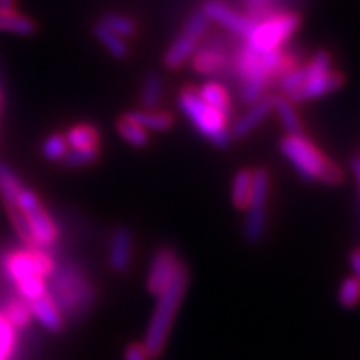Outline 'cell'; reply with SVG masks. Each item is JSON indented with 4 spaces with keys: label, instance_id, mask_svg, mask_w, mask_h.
I'll list each match as a JSON object with an SVG mask.
<instances>
[{
    "label": "cell",
    "instance_id": "4dcf8cb0",
    "mask_svg": "<svg viewBox=\"0 0 360 360\" xmlns=\"http://www.w3.org/2000/svg\"><path fill=\"white\" fill-rule=\"evenodd\" d=\"M99 24L112 33H115V35L123 37V39L132 37L136 33V22L128 17H123V15H106Z\"/></svg>",
    "mask_w": 360,
    "mask_h": 360
},
{
    "label": "cell",
    "instance_id": "74e56055",
    "mask_svg": "<svg viewBox=\"0 0 360 360\" xmlns=\"http://www.w3.org/2000/svg\"><path fill=\"white\" fill-rule=\"evenodd\" d=\"M353 170H355L356 179H359V183H360V158H356V160H353Z\"/></svg>",
    "mask_w": 360,
    "mask_h": 360
},
{
    "label": "cell",
    "instance_id": "9c48e42d",
    "mask_svg": "<svg viewBox=\"0 0 360 360\" xmlns=\"http://www.w3.org/2000/svg\"><path fill=\"white\" fill-rule=\"evenodd\" d=\"M207 27H209V18L205 15L201 11L192 15L183 27V32L178 35V39L165 53V66L169 70L181 68L183 64L191 59V55L198 50L200 41L207 33Z\"/></svg>",
    "mask_w": 360,
    "mask_h": 360
},
{
    "label": "cell",
    "instance_id": "f1b7e54d",
    "mask_svg": "<svg viewBox=\"0 0 360 360\" xmlns=\"http://www.w3.org/2000/svg\"><path fill=\"white\" fill-rule=\"evenodd\" d=\"M17 347V329L0 311V360H9Z\"/></svg>",
    "mask_w": 360,
    "mask_h": 360
},
{
    "label": "cell",
    "instance_id": "30bf717a",
    "mask_svg": "<svg viewBox=\"0 0 360 360\" xmlns=\"http://www.w3.org/2000/svg\"><path fill=\"white\" fill-rule=\"evenodd\" d=\"M201 13L205 15L209 20L212 22H218L221 26H225L231 32L238 33L242 37H249L252 32V27L256 26L258 20H255L252 17H245L242 13H236L233 8H229L227 4L219 2V0H209L205 6H203V11Z\"/></svg>",
    "mask_w": 360,
    "mask_h": 360
},
{
    "label": "cell",
    "instance_id": "8fae6325",
    "mask_svg": "<svg viewBox=\"0 0 360 360\" xmlns=\"http://www.w3.org/2000/svg\"><path fill=\"white\" fill-rule=\"evenodd\" d=\"M179 265L181 264L178 260V255L169 247H163V249L155 252L154 258H152L150 271H148V280H146L148 291L152 295H160L169 285L170 280L174 278Z\"/></svg>",
    "mask_w": 360,
    "mask_h": 360
},
{
    "label": "cell",
    "instance_id": "d4e9b609",
    "mask_svg": "<svg viewBox=\"0 0 360 360\" xmlns=\"http://www.w3.org/2000/svg\"><path fill=\"white\" fill-rule=\"evenodd\" d=\"M117 130L119 134L123 136V139H127L130 145L141 148L148 143V134H146L145 128L141 124H137L132 117L123 115V117L117 121Z\"/></svg>",
    "mask_w": 360,
    "mask_h": 360
},
{
    "label": "cell",
    "instance_id": "5bb4252c",
    "mask_svg": "<svg viewBox=\"0 0 360 360\" xmlns=\"http://www.w3.org/2000/svg\"><path fill=\"white\" fill-rule=\"evenodd\" d=\"M132 234L124 227H119L110 242V267L115 273H127L132 264Z\"/></svg>",
    "mask_w": 360,
    "mask_h": 360
},
{
    "label": "cell",
    "instance_id": "836d02e7",
    "mask_svg": "<svg viewBox=\"0 0 360 360\" xmlns=\"http://www.w3.org/2000/svg\"><path fill=\"white\" fill-rule=\"evenodd\" d=\"M101 148H91V150H70L64 155V163L68 167H88L99 160Z\"/></svg>",
    "mask_w": 360,
    "mask_h": 360
},
{
    "label": "cell",
    "instance_id": "8d00e7d4",
    "mask_svg": "<svg viewBox=\"0 0 360 360\" xmlns=\"http://www.w3.org/2000/svg\"><path fill=\"white\" fill-rule=\"evenodd\" d=\"M247 2H249V6H251V9L255 13L264 11V9L267 8V4H269V0H247Z\"/></svg>",
    "mask_w": 360,
    "mask_h": 360
},
{
    "label": "cell",
    "instance_id": "8992f818",
    "mask_svg": "<svg viewBox=\"0 0 360 360\" xmlns=\"http://www.w3.org/2000/svg\"><path fill=\"white\" fill-rule=\"evenodd\" d=\"M302 68V86L288 99L295 103L319 99L328 96L331 91L342 86V73L333 68V60L326 51H319L311 57L309 63L300 64Z\"/></svg>",
    "mask_w": 360,
    "mask_h": 360
},
{
    "label": "cell",
    "instance_id": "4fadbf2b",
    "mask_svg": "<svg viewBox=\"0 0 360 360\" xmlns=\"http://www.w3.org/2000/svg\"><path fill=\"white\" fill-rule=\"evenodd\" d=\"M27 304H30L32 316H35V319L39 320V324L44 326L48 331L57 333V331L63 329L64 326L63 313H60V309L53 302L50 292L46 291L44 295H41V297L35 298V300H30Z\"/></svg>",
    "mask_w": 360,
    "mask_h": 360
},
{
    "label": "cell",
    "instance_id": "ac0fdd59",
    "mask_svg": "<svg viewBox=\"0 0 360 360\" xmlns=\"http://www.w3.org/2000/svg\"><path fill=\"white\" fill-rule=\"evenodd\" d=\"M128 117H132L137 124H141L143 128L148 130H169L174 127V115L170 112H163V110H136V112H128Z\"/></svg>",
    "mask_w": 360,
    "mask_h": 360
},
{
    "label": "cell",
    "instance_id": "d590c367",
    "mask_svg": "<svg viewBox=\"0 0 360 360\" xmlns=\"http://www.w3.org/2000/svg\"><path fill=\"white\" fill-rule=\"evenodd\" d=\"M349 260H352V269L353 273H355V278L359 280L360 283V249H355V251L352 252V258H349Z\"/></svg>",
    "mask_w": 360,
    "mask_h": 360
},
{
    "label": "cell",
    "instance_id": "e0dca14e",
    "mask_svg": "<svg viewBox=\"0 0 360 360\" xmlns=\"http://www.w3.org/2000/svg\"><path fill=\"white\" fill-rule=\"evenodd\" d=\"M227 55L219 48H203V50L198 51L194 60H192L194 70L201 75H212V73L224 72L227 68Z\"/></svg>",
    "mask_w": 360,
    "mask_h": 360
},
{
    "label": "cell",
    "instance_id": "83f0119b",
    "mask_svg": "<svg viewBox=\"0 0 360 360\" xmlns=\"http://www.w3.org/2000/svg\"><path fill=\"white\" fill-rule=\"evenodd\" d=\"M94 32H96L97 39L106 46V50L114 55V57H117V59H124V57H127L128 44L123 37L115 35V33H112L110 30H106L105 26H101V24H97Z\"/></svg>",
    "mask_w": 360,
    "mask_h": 360
},
{
    "label": "cell",
    "instance_id": "f546056e",
    "mask_svg": "<svg viewBox=\"0 0 360 360\" xmlns=\"http://www.w3.org/2000/svg\"><path fill=\"white\" fill-rule=\"evenodd\" d=\"M22 185L24 183L15 176V172L8 165L0 163V194L4 198V203H11Z\"/></svg>",
    "mask_w": 360,
    "mask_h": 360
},
{
    "label": "cell",
    "instance_id": "9a60e30c",
    "mask_svg": "<svg viewBox=\"0 0 360 360\" xmlns=\"http://www.w3.org/2000/svg\"><path fill=\"white\" fill-rule=\"evenodd\" d=\"M271 110H273V97H260L245 115L238 119L231 130V137H245L247 134H251L271 114Z\"/></svg>",
    "mask_w": 360,
    "mask_h": 360
},
{
    "label": "cell",
    "instance_id": "7c38bea8",
    "mask_svg": "<svg viewBox=\"0 0 360 360\" xmlns=\"http://www.w3.org/2000/svg\"><path fill=\"white\" fill-rule=\"evenodd\" d=\"M22 214L26 218L30 229H32L33 238L41 245V249L46 251L48 247H53L55 243L59 242V229H57V224L53 221L50 212L42 207L41 201L35 203L33 207H30L27 210H24Z\"/></svg>",
    "mask_w": 360,
    "mask_h": 360
},
{
    "label": "cell",
    "instance_id": "1f68e13d",
    "mask_svg": "<svg viewBox=\"0 0 360 360\" xmlns=\"http://www.w3.org/2000/svg\"><path fill=\"white\" fill-rule=\"evenodd\" d=\"M42 154L46 160L50 161H63L64 155L68 154V143L63 134H53L42 145Z\"/></svg>",
    "mask_w": 360,
    "mask_h": 360
},
{
    "label": "cell",
    "instance_id": "5b68a950",
    "mask_svg": "<svg viewBox=\"0 0 360 360\" xmlns=\"http://www.w3.org/2000/svg\"><path fill=\"white\" fill-rule=\"evenodd\" d=\"M179 108L188 117L194 128L203 137L218 148H225L231 143V130L227 123L229 117L216 108L209 106L198 96V91L191 86H185L179 91Z\"/></svg>",
    "mask_w": 360,
    "mask_h": 360
},
{
    "label": "cell",
    "instance_id": "ffe728a7",
    "mask_svg": "<svg viewBox=\"0 0 360 360\" xmlns=\"http://www.w3.org/2000/svg\"><path fill=\"white\" fill-rule=\"evenodd\" d=\"M37 30L32 18L24 17L15 9H0V32H9L15 35H33Z\"/></svg>",
    "mask_w": 360,
    "mask_h": 360
},
{
    "label": "cell",
    "instance_id": "44dd1931",
    "mask_svg": "<svg viewBox=\"0 0 360 360\" xmlns=\"http://www.w3.org/2000/svg\"><path fill=\"white\" fill-rule=\"evenodd\" d=\"M273 110H276L280 121H282L283 128L289 134H302V119L295 110V105L288 97H273Z\"/></svg>",
    "mask_w": 360,
    "mask_h": 360
},
{
    "label": "cell",
    "instance_id": "2e32d148",
    "mask_svg": "<svg viewBox=\"0 0 360 360\" xmlns=\"http://www.w3.org/2000/svg\"><path fill=\"white\" fill-rule=\"evenodd\" d=\"M64 137L68 146H72V150H91V148H99L101 145L99 130L88 123L75 124Z\"/></svg>",
    "mask_w": 360,
    "mask_h": 360
},
{
    "label": "cell",
    "instance_id": "ba28073f",
    "mask_svg": "<svg viewBox=\"0 0 360 360\" xmlns=\"http://www.w3.org/2000/svg\"><path fill=\"white\" fill-rule=\"evenodd\" d=\"M2 269L9 282L15 285L22 283L24 280L42 276L48 278L55 271V262L46 251H32V249H17L6 252L2 258Z\"/></svg>",
    "mask_w": 360,
    "mask_h": 360
},
{
    "label": "cell",
    "instance_id": "6da1fadb",
    "mask_svg": "<svg viewBox=\"0 0 360 360\" xmlns=\"http://www.w3.org/2000/svg\"><path fill=\"white\" fill-rule=\"evenodd\" d=\"M298 66L297 55L283 50L258 51L245 44L236 57L238 75L242 79V97L245 103H256L265 86Z\"/></svg>",
    "mask_w": 360,
    "mask_h": 360
},
{
    "label": "cell",
    "instance_id": "603a6c76",
    "mask_svg": "<svg viewBox=\"0 0 360 360\" xmlns=\"http://www.w3.org/2000/svg\"><path fill=\"white\" fill-rule=\"evenodd\" d=\"M252 170L242 169L233 181V203L238 209H247L251 201Z\"/></svg>",
    "mask_w": 360,
    "mask_h": 360
},
{
    "label": "cell",
    "instance_id": "7402d4cb",
    "mask_svg": "<svg viewBox=\"0 0 360 360\" xmlns=\"http://www.w3.org/2000/svg\"><path fill=\"white\" fill-rule=\"evenodd\" d=\"M6 319L11 322L15 329H24L30 320H32V311H30V304L27 300H24L22 297H11L6 300L4 311Z\"/></svg>",
    "mask_w": 360,
    "mask_h": 360
},
{
    "label": "cell",
    "instance_id": "484cf974",
    "mask_svg": "<svg viewBox=\"0 0 360 360\" xmlns=\"http://www.w3.org/2000/svg\"><path fill=\"white\" fill-rule=\"evenodd\" d=\"M267 224V210L265 207H249L245 219V236L249 242H258L264 236Z\"/></svg>",
    "mask_w": 360,
    "mask_h": 360
},
{
    "label": "cell",
    "instance_id": "4316f807",
    "mask_svg": "<svg viewBox=\"0 0 360 360\" xmlns=\"http://www.w3.org/2000/svg\"><path fill=\"white\" fill-rule=\"evenodd\" d=\"M161 96H163V79L158 73H150L145 79L141 90V103L145 110H152L160 105Z\"/></svg>",
    "mask_w": 360,
    "mask_h": 360
},
{
    "label": "cell",
    "instance_id": "d6986e66",
    "mask_svg": "<svg viewBox=\"0 0 360 360\" xmlns=\"http://www.w3.org/2000/svg\"><path fill=\"white\" fill-rule=\"evenodd\" d=\"M198 96L205 101L207 105L216 108L218 112L229 115L233 114V103H231V97H229L227 90H225L219 82H205L203 86L200 88Z\"/></svg>",
    "mask_w": 360,
    "mask_h": 360
},
{
    "label": "cell",
    "instance_id": "3957f363",
    "mask_svg": "<svg viewBox=\"0 0 360 360\" xmlns=\"http://www.w3.org/2000/svg\"><path fill=\"white\" fill-rule=\"evenodd\" d=\"M187 267L179 265V269L176 271L169 285L158 295L160 302H158V307H155L154 315H152V322L148 326V331H146L145 342H143V347H145V353L148 359H158L163 353V347L167 344V338H169L176 311H178L179 304H181L183 297H185V291H187Z\"/></svg>",
    "mask_w": 360,
    "mask_h": 360
},
{
    "label": "cell",
    "instance_id": "277c9868",
    "mask_svg": "<svg viewBox=\"0 0 360 360\" xmlns=\"http://www.w3.org/2000/svg\"><path fill=\"white\" fill-rule=\"evenodd\" d=\"M48 288V292L64 315H81L94 302V288L90 280L73 264H64L59 271L55 269Z\"/></svg>",
    "mask_w": 360,
    "mask_h": 360
},
{
    "label": "cell",
    "instance_id": "f35d334b",
    "mask_svg": "<svg viewBox=\"0 0 360 360\" xmlns=\"http://www.w3.org/2000/svg\"><path fill=\"white\" fill-rule=\"evenodd\" d=\"M0 9H13V0H0Z\"/></svg>",
    "mask_w": 360,
    "mask_h": 360
},
{
    "label": "cell",
    "instance_id": "52a82bcc",
    "mask_svg": "<svg viewBox=\"0 0 360 360\" xmlns=\"http://www.w3.org/2000/svg\"><path fill=\"white\" fill-rule=\"evenodd\" d=\"M300 26V18L295 13H274L256 22L251 35L247 37V42L251 48L258 51L282 50V46L297 33Z\"/></svg>",
    "mask_w": 360,
    "mask_h": 360
},
{
    "label": "cell",
    "instance_id": "cb8c5ba5",
    "mask_svg": "<svg viewBox=\"0 0 360 360\" xmlns=\"http://www.w3.org/2000/svg\"><path fill=\"white\" fill-rule=\"evenodd\" d=\"M267 198H269V172L265 169L252 170V191L249 207H267Z\"/></svg>",
    "mask_w": 360,
    "mask_h": 360
},
{
    "label": "cell",
    "instance_id": "7a4b0ae2",
    "mask_svg": "<svg viewBox=\"0 0 360 360\" xmlns=\"http://www.w3.org/2000/svg\"><path fill=\"white\" fill-rule=\"evenodd\" d=\"M282 154L307 181L337 185L342 181V170L329 160L315 143L304 134H288L280 143Z\"/></svg>",
    "mask_w": 360,
    "mask_h": 360
},
{
    "label": "cell",
    "instance_id": "ab89813d",
    "mask_svg": "<svg viewBox=\"0 0 360 360\" xmlns=\"http://www.w3.org/2000/svg\"><path fill=\"white\" fill-rule=\"evenodd\" d=\"M0 108H2V94H0Z\"/></svg>",
    "mask_w": 360,
    "mask_h": 360
},
{
    "label": "cell",
    "instance_id": "d6a6232c",
    "mask_svg": "<svg viewBox=\"0 0 360 360\" xmlns=\"http://www.w3.org/2000/svg\"><path fill=\"white\" fill-rule=\"evenodd\" d=\"M338 300L344 307H355L360 302V283L355 276H349L338 289Z\"/></svg>",
    "mask_w": 360,
    "mask_h": 360
},
{
    "label": "cell",
    "instance_id": "e575fe53",
    "mask_svg": "<svg viewBox=\"0 0 360 360\" xmlns=\"http://www.w3.org/2000/svg\"><path fill=\"white\" fill-rule=\"evenodd\" d=\"M124 360H148L143 344H130L124 352Z\"/></svg>",
    "mask_w": 360,
    "mask_h": 360
}]
</instances>
